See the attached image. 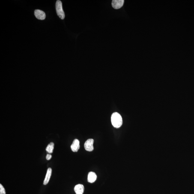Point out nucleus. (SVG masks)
I'll use <instances>...</instances> for the list:
<instances>
[{
  "label": "nucleus",
  "mask_w": 194,
  "mask_h": 194,
  "mask_svg": "<svg viewBox=\"0 0 194 194\" xmlns=\"http://www.w3.org/2000/svg\"><path fill=\"white\" fill-rule=\"evenodd\" d=\"M111 122L113 127L119 128L123 124V120L121 116L117 112L114 113L111 116Z\"/></svg>",
  "instance_id": "nucleus-1"
},
{
  "label": "nucleus",
  "mask_w": 194,
  "mask_h": 194,
  "mask_svg": "<svg viewBox=\"0 0 194 194\" xmlns=\"http://www.w3.org/2000/svg\"><path fill=\"white\" fill-rule=\"evenodd\" d=\"M55 7H56L57 14L59 17L61 19H64L65 16L64 12L63 10L61 1L59 0L57 1L56 4H55Z\"/></svg>",
  "instance_id": "nucleus-2"
},
{
  "label": "nucleus",
  "mask_w": 194,
  "mask_h": 194,
  "mask_svg": "<svg viewBox=\"0 0 194 194\" xmlns=\"http://www.w3.org/2000/svg\"><path fill=\"white\" fill-rule=\"evenodd\" d=\"M94 140L93 139H89L87 140L84 144V147L86 150L88 151H92L94 150L93 144Z\"/></svg>",
  "instance_id": "nucleus-3"
},
{
  "label": "nucleus",
  "mask_w": 194,
  "mask_h": 194,
  "mask_svg": "<svg viewBox=\"0 0 194 194\" xmlns=\"http://www.w3.org/2000/svg\"><path fill=\"white\" fill-rule=\"evenodd\" d=\"M34 14L36 17L40 20H44L46 18V13L44 12L39 10H35Z\"/></svg>",
  "instance_id": "nucleus-4"
},
{
  "label": "nucleus",
  "mask_w": 194,
  "mask_h": 194,
  "mask_svg": "<svg viewBox=\"0 0 194 194\" xmlns=\"http://www.w3.org/2000/svg\"><path fill=\"white\" fill-rule=\"evenodd\" d=\"M124 3L123 0H113L112 1V6L114 9H119L123 6Z\"/></svg>",
  "instance_id": "nucleus-5"
},
{
  "label": "nucleus",
  "mask_w": 194,
  "mask_h": 194,
  "mask_svg": "<svg viewBox=\"0 0 194 194\" xmlns=\"http://www.w3.org/2000/svg\"><path fill=\"white\" fill-rule=\"evenodd\" d=\"M72 151L74 152H77L80 148L79 141L78 139H75L73 141L72 144L70 146Z\"/></svg>",
  "instance_id": "nucleus-6"
},
{
  "label": "nucleus",
  "mask_w": 194,
  "mask_h": 194,
  "mask_svg": "<svg viewBox=\"0 0 194 194\" xmlns=\"http://www.w3.org/2000/svg\"><path fill=\"white\" fill-rule=\"evenodd\" d=\"M74 191L76 194H83L84 191V186L81 184L77 185L75 186Z\"/></svg>",
  "instance_id": "nucleus-7"
},
{
  "label": "nucleus",
  "mask_w": 194,
  "mask_h": 194,
  "mask_svg": "<svg viewBox=\"0 0 194 194\" xmlns=\"http://www.w3.org/2000/svg\"><path fill=\"white\" fill-rule=\"evenodd\" d=\"M97 179V175L94 172H90L88 174V182L93 183L96 181Z\"/></svg>",
  "instance_id": "nucleus-8"
},
{
  "label": "nucleus",
  "mask_w": 194,
  "mask_h": 194,
  "mask_svg": "<svg viewBox=\"0 0 194 194\" xmlns=\"http://www.w3.org/2000/svg\"><path fill=\"white\" fill-rule=\"evenodd\" d=\"M52 174V169L51 168H49L47 170V173L45 177L44 181H43V184L46 185L49 183L51 175Z\"/></svg>",
  "instance_id": "nucleus-9"
},
{
  "label": "nucleus",
  "mask_w": 194,
  "mask_h": 194,
  "mask_svg": "<svg viewBox=\"0 0 194 194\" xmlns=\"http://www.w3.org/2000/svg\"><path fill=\"white\" fill-rule=\"evenodd\" d=\"M54 144L53 142H51L48 145L46 148V151L49 154H52L53 152L54 148Z\"/></svg>",
  "instance_id": "nucleus-10"
},
{
  "label": "nucleus",
  "mask_w": 194,
  "mask_h": 194,
  "mask_svg": "<svg viewBox=\"0 0 194 194\" xmlns=\"http://www.w3.org/2000/svg\"><path fill=\"white\" fill-rule=\"evenodd\" d=\"M0 194H6L5 189L1 184H0Z\"/></svg>",
  "instance_id": "nucleus-11"
},
{
  "label": "nucleus",
  "mask_w": 194,
  "mask_h": 194,
  "mask_svg": "<svg viewBox=\"0 0 194 194\" xmlns=\"http://www.w3.org/2000/svg\"><path fill=\"white\" fill-rule=\"evenodd\" d=\"M52 157V155L51 154H48L46 156V160H50L51 158Z\"/></svg>",
  "instance_id": "nucleus-12"
}]
</instances>
